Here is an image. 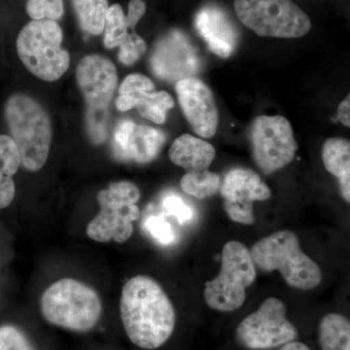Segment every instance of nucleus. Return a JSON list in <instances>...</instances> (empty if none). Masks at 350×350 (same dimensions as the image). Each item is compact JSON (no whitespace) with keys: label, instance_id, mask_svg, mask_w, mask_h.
<instances>
[{"label":"nucleus","instance_id":"1","mask_svg":"<svg viewBox=\"0 0 350 350\" xmlns=\"http://www.w3.org/2000/svg\"><path fill=\"white\" fill-rule=\"evenodd\" d=\"M122 323L131 342L153 350L172 337L176 324L174 306L154 278L137 275L124 285L120 300Z\"/></svg>","mask_w":350,"mask_h":350},{"label":"nucleus","instance_id":"2","mask_svg":"<svg viewBox=\"0 0 350 350\" xmlns=\"http://www.w3.org/2000/svg\"><path fill=\"white\" fill-rule=\"evenodd\" d=\"M4 114L21 165L29 172H38L47 162L52 144V122L47 110L31 96L15 94L6 101Z\"/></svg>","mask_w":350,"mask_h":350},{"label":"nucleus","instance_id":"3","mask_svg":"<svg viewBox=\"0 0 350 350\" xmlns=\"http://www.w3.org/2000/svg\"><path fill=\"white\" fill-rule=\"evenodd\" d=\"M250 253L255 267L268 273L278 271L285 282L295 289L308 291L322 282L321 269L304 253L298 237L289 230L260 239Z\"/></svg>","mask_w":350,"mask_h":350},{"label":"nucleus","instance_id":"4","mask_svg":"<svg viewBox=\"0 0 350 350\" xmlns=\"http://www.w3.org/2000/svg\"><path fill=\"white\" fill-rule=\"evenodd\" d=\"M40 308L48 323L77 333L91 331L103 314L98 294L73 278H63L48 287L41 297Z\"/></svg>","mask_w":350,"mask_h":350},{"label":"nucleus","instance_id":"5","mask_svg":"<svg viewBox=\"0 0 350 350\" xmlns=\"http://www.w3.org/2000/svg\"><path fill=\"white\" fill-rule=\"evenodd\" d=\"M76 81L87 105L88 135L94 144L107 139L109 107L118 75L114 64L100 55L83 57L76 68Z\"/></svg>","mask_w":350,"mask_h":350},{"label":"nucleus","instance_id":"6","mask_svg":"<svg viewBox=\"0 0 350 350\" xmlns=\"http://www.w3.org/2000/svg\"><path fill=\"white\" fill-rule=\"evenodd\" d=\"M63 40V29L56 21L32 20L18 36V56L31 75L43 81H57L70 64L69 53L62 48Z\"/></svg>","mask_w":350,"mask_h":350},{"label":"nucleus","instance_id":"7","mask_svg":"<svg viewBox=\"0 0 350 350\" xmlns=\"http://www.w3.org/2000/svg\"><path fill=\"white\" fill-rule=\"evenodd\" d=\"M256 275L250 250L238 241H228L223 247L218 275L204 287L206 306L221 312L239 310L246 300V288L254 283Z\"/></svg>","mask_w":350,"mask_h":350},{"label":"nucleus","instance_id":"8","mask_svg":"<svg viewBox=\"0 0 350 350\" xmlns=\"http://www.w3.org/2000/svg\"><path fill=\"white\" fill-rule=\"evenodd\" d=\"M140 191L135 183L118 181L96 196L100 213L87 226V234L98 243H123L133 236V222L140 215Z\"/></svg>","mask_w":350,"mask_h":350},{"label":"nucleus","instance_id":"9","mask_svg":"<svg viewBox=\"0 0 350 350\" xmlns=\"http://www.w3.org/2000/svg\"><path fill=\"white\" fill-rule=\"evenodd\" d=\"M239 21L264 38H299L312 27L310 18L292 0H234Z\"/></svg>","mask_w":350,"mask_h":350},{"label":"nucleus","instance_id":"10","mask_svg":"<svg viewBox=\"0 0 350 350\" xmlns=\"http://www.w3.org/2000/svg\"><path fill=\"white\" fill-rule=\"evenodd\" d=\"M286 313V306L280 299H266L239 323L236 331L239 345L246 349L269 350L294 342L298 330Z\"/></svg>","mask_w":350,"mask_h":350},{"label":"nucleus","instance_id":"11","mask_svg":"<svg viewBox=\"0 0 350 350\" xmlns=\"http://www.w3.org/2000/svg\"><path fill=\"white\" fill-rule=\"evenodd\" d=\"M250 139L253 158L266 174L291 163L299 148L289 121L280 115L257 117L251 126Z\"/></svg>","mask_w":350,"mask_h":350},{"label":"nucleus","instance_id":"12","mask_svg":"<svg viewBox=\"0 0 350 350\" xmlns=\"http://www.w3.org/2000/svg\"><path fill=\"white\" fill-rule=\"evenodd\" d=\"M200 59L188 36L172 29L157 41L150 57L152 72L167 82H178L199 73Z\"/></svg>","mask_w":350,"mask_h":350},{"label":"nucleus","instance_id":"13","mask_svg":"<svg viewBox=\"0 0 350 350\" xmlns=\"http://www.w3.org/2000/svg\"><path fill=\"white\" fill-rule=\"evenodd\" d=\"M145 12L144 0H131L126 15L120 4H113L108 9L103 42L107 49L120 48L118 59L125 66L135 64L146 52V42L135 31Z\"/></svg>","mask_w":350,"mask_h":350},{"label":"nucleus","instance_id":"14","mask_svg":"<svg viewBox=\"0 0 350 350\" xmlns=\"http://www.w3.org/2000/svg\"><path fill=\"white\" fill-rule=\"evenodd\" d=\"M219 191L224 200L223 207L228 217L243 225H252L255 222L254 202L269 200L271 196L269 186L259 174L241 167L226 174Z\"/></svg>","mask_w":350,"mask_h":350},{"label":"nucleus","instance_id":"15","mask_svg":"<svg viewBox=\"0 0 350 350\" xmlns=\"http://www.w3.org/2000/svg\"><path fill=\"white\" fill-rule=\"evenodd\" d=\"M119 93L115 100L119 111L137 108L144 118L159 125L165 123L167 111L174 107V98L169 93L155 92L153 82L138 73L126 76L119 88Z\"/></svg>","mask_w":350,"mask_h":350},{"label":"nucleus","instance_id":"16","mask_svg":"<svg viewBox=\"0 0 350 350\" xmlns=\"http://www.w3.org/2000/svg\"><path fill=\"white\" fill-rule=\"evenodd\" d=\"M182 111L200 137H213L217 131L219 114L213 92L202 80L185 78L175 83Z\"/></svg>","mask_w":350,"mask_h":350},{"label":"nucleus","instance_id":"17","mask_svg":"<svg viewBox=\"0 0 350 350\" xmlns=\"http://www.w3.org/2000/svg\"><path fill=\"white\" fill-rule=\"evenodd\" d=\"M165 142V135L162 131L123 120L115 129L113 148L120 160L148 163L160 154Z\"/></svg>","mask_w":350,"mask_h":350},{"label":"nucleus","instance_id":"18","mask_svg":"<svg viewBox=\"0 0 350 350\" xmlns=\"http://www.w3.org/2000/svg\"><path fill=\"white\" fill-rule=\"evenodd\" d=\"M196 27L208 49L220 57L234 54L239 43V33L224 11L217 6L202 7L196 16Z\"/></svg>","mask_w":350,"mask_h":350},{"label":"nucleus","instance_id":"19","mask_svg":"<svg viewBox=\"0 0 350 350\" xmlns=\"http://www.w3.org/2000/svg\"><path fill=\"white\" fill-rule=\"evenodd\" d=\"M215 155L213 145L188 133L176 138L169 151L170 161L188 172L208 169Z\"/></svg>","mask_w":350,"mask_h":350},{"label":"nucleus","instance_id":"20","mask_svg":"<svg viewBox=\"0 0 350 350\" xmlns=\"http://www.w3.org/2000/svg\"><path fill=\"white\" fill-rule=\"evenodd\" d=\"M324 167L340 182V192L350 202V142L342 137H332L322 148Z\"/></svg>","mask_w":350,"mask_h":350},{"label":"nucleus","instance_id":"21","mask_svg":"<svg viewBox=\"0 0 350 350\" xmlns=\"http://www.w3.org/2000/svg\"><path fill=\"white\" fill-rule=\"evenodd\" d=\"M20 165L19 151L12 138L0 135V209L12 204L16 195L13 176L17 174Z\"/></svg>","mask_w":350,"mask_h":350},{"label":"nucleus","instance_id":"22","mask_svg":"<svg viewBox=\"0 0 350 350\" xmlns=\"http://www.w3.org/2000/svg\"><path fill=\"white\" fill-rule=\"evenodd\" d=\"M321 350H350V322L340 313L326 314L319 323Z\"/></svg>","mask_w":350,"mask_h":350},{"label":"nucleus","instance_id":"23","mask_svg":"<svg viewBox=\"0 0 350 350\" xmlns=\"http://www.w3.org/2000/svg\"><path fill=\"white\" fill-rule=\"evenodd\" d=\"M83 31L98 36L105 31L109 4L108 0H72Z\"/></svg>","mask_w":350,"mask_h":350},{"label":"nucleus","instance_id":"24","mask_svg":"<svg viewBox=\"0 0 350 350\" xmlns=\"http://www.w3.org/2000/svg\"><path fill=\"white\" fill-rule=\"evenodd\" d=\"M220 175L209 170H195L184 174L180 180V187L186 194L204 200L213 197L220 190Z\"/></svg>","mask_w":350,"mask_h":350},{"label":"nucleus","instance_id":"25","mask_svg":"<svg viewBox=\"0 0 350 350\" xmlns=\"http://www.w3.org/2000/svg\"><path fill=\"white\" fill-rule=\"evenodd\" d=\"M27 12L33 21H57L64 13L63 0H27Z\"/></svg>","mask_w":350,"mask_h":350},{"label":"nucleus","instance_id":"26","mask_svg":"<svg viewBox=\"0 0 350 350\" xmlns=\"http://www.w3.org/2000/svg\"><path fill=\"white\" fill-rule=\"evenodd\" d=\"M0 350H34L24 332L13 325L0 326Z\"/></svg>","mask_w":350,"mask_h":350},{"label":"nucleus","instance_id":"27","mask_svg":"<svg viewBox=\"0 0 350 350\" xmlns=\"http://www.w3.org/2000/svg\"><path fill=\"white\" fill-rule=\"evenodd\" d=\"M144 227L145 231L148 232L158 243L167 245L175 241L174 229L165 216H149L144 221Z\"/></svg>","mask_w":350,"mask_h":350},{"label":"nucleus","instance_id":"28","mask_svg":"<svg viewBox=\"0 0 350 350\" xmlns=\"http://www.w3.org/2000/svg\"><path fill=\"white\" fill-rule=\"evenodd\" d=\"M163 209L167 215L172 216L178 221L179 224H185L194 217L192 207L186 204L180 196L167 194L163 197L162 202Z\"/></svg>","mask_w":350,"mask_h":350},{"label":"nucleus","instance_id":"29","mask_svg":"<svg viewBox=\"0 0 350 350\" xmlns=\"http://www.w3.org/2000/svg\"><path fill=\"white\" fill-rule=\"evenodd\" d=\"M338 119L342 125L349 128L350 126V96H347L345 100L342 101L338 108Z\"/></svg>","mask_w":350,"mask_h":350},{"label":"nucleus","instance_id":"30","mask_svg":"<svg viewBox=\"0 0 350 350\" xmlns=\"http://www.w3.org/2000/svg\"><path fill=\"white\" fill-rule=\"evenodd\" d=\"M278 350H310V349L304 342L294 340V342H288V344L282 345Z\"/></svg>","mask_w":350,"mask_h":350}]
</instances>
